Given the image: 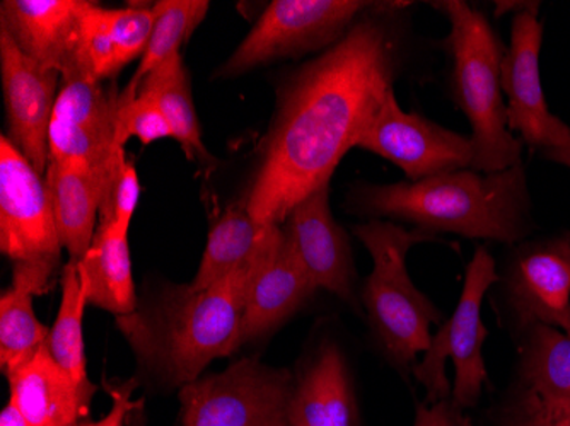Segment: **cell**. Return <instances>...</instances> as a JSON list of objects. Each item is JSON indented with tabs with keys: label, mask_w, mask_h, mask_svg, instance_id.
<instances>
[{
	"label": "cell",
	"mask_w": 570,
	"mask_h": 426,
	"mask_svg": "<svg viewBox=\"0 0 570 426\" xmlns=\"http://www.w3.org/2000/svg\"><path fill=\"white\" fill-rule=\"evenodd\" d=\"M89 306L76 259H70L62 270V300L56 325L51 326L45 346L51 358L76 380L82 389L95 390L98 387L89 380L86 367L85 333L82 319Z\"/></svg>",
	"instance_id": "4316f807"
},
{
	"label": "cell",
	"mask_w": 570,
	"mask_h": 426,
	"mask_svg": "<svg viewBox=\"0 0 570 426\" xmlns=\"http://www.w3.org/2000/svg\"><path fill=\"white\" fill-rule=\"evenodd\" d=\"M48 190L56 211L57 230L70 259H82L91 248L99 208L115 179L79 165L48 162Z\"/></svg>",
	"instance_id": "7402d4cb"
},
{
	"label": "cell",
	"mask_w": 570,
	"mask_h": 426,
	"mask_svg": "<svg viewBox=\"0 0 570 426\" xmlns=\"http://www.w3.org/2000/svg\"><path fill=\"white\" fill-rule=\"evenodd\" d=\"M293 426H361L354 386L338 346L325 343L294 383Z\"/></svg>",
	"instance_id": "ffe728a7"
},
{
	"label": "cell",
	"mask_w": 570,
	"mask_h": 426,
	"mask_svg": "<svg viewBox=\"0 0 570 426\" xmlns=\"http://www.w3.org/2000/svg\"><path fill=\"white\" fill-rule=\"evenodd\" d=\"M315 291L289 234L284 226H275L249 284L245 343L274 331Z\"/></svg>",
	"instance_id": "9a60e30c"
},
{
	"label": "cell",
	"mask_w": 570,
	"mask_h": 426,
	"mask_svg": "<svg viewBox=\"0 0 570 426\" xmlns=\"http://www.w3.org/2000/svg\"><path fill=\"white\" fill-rule=\"evenodd\" d=\"M567 335H569V336H570V329H569V331H567Z\"/></svg>",
	"instance_id": "d590c367"
},
{
	"label": "cell",
	"mask_w": 570,
	"mask_h": 426,
	"mask_svg": "<svg viewBox=\"0 0 570 426\" xmlns=\"http://www.w3.org/2000/svg\"><path fill=\"white\" fill-rule=\"evenodd\" d=\"M508 296L518 321L570 329V239L523 252L508 277Z\"/></svg>",
	"instance_id": "e0dca14e"
},
{
	"label": "cell",
	"mask_w": 570,
	"mask_h": 426,
	"mask_svg": "<svg viewBox=\"0 0 570 426\" xmlns=\"http://www.w3.org/2000/svg\"><path fill=\"white\" fill-rule=\"evenodd\" d=\"M48 137L50 161L85 166L117 178L127 157L117 139V85L96 82L81 73L63 77Z\"/></svg>",
	"instance_id": "9c48e42d"
},
{
	"label": "cell",
	"mask_w": 570,
	"mask_h": 426,
	"mask_svg": "<svg viewBox=\"0 0 570 426\" xmlns=\"http://www.w3.org/2000/svg\"><path fill=\"white\" fill-rule=\"evenodd\" d=\"M357 147L392 161L410 181L470 169L473 161L470 137L460 136L419 115L405 113L393 89L362 133Z\"/></svg>",
	"instance_id": "8fae6325"
},
{
	"label": "cell",
	"mask_w": 570,
	"mask_h": 426,
	"mask_svg": "<svg viewBox=\"0 0 570 426\" xmlns=\"http://www.w3.org/2000/svg\"><path fill=\"white\" fill-rule=\"evenodd\" d=\"M0 426H31L30 422L24 418L18 406L14 403L9 402V405L2 409L0 415Z\"/></svg>",
	"instance_id": "836d02e7"
},
{
	"label": "cell",
	"mask_w": 570,
	"mask_h": 426,
	"mask_svg": "<svg viewBox=\"0 0 570 426\" xmlns=\"http://www.w3.org/2000/svg\"><path fill=\"white\" fill-rule=\"evenodd\" d=\"M351 201L370 216L392 217L417 229L446 230L470 239L512 245L530 227V194L523 166L501 172H441L421 181L358 186Z\"/></svg>",
	"instance_id": "3957f363"
},
{
	"label": "cell",
	"mask_w": 570,
	"mask_h": 426,
	"mask_svg": "<svg viewBox=\"0 0 570 426\" xmlns=\"http://www.w3.org/2000/svg\"><path fill=\"white\" fill-rule=\"evenodd\" d=\"M274 227L261 251L213 287H175L149 310L117 317L118 328L150 371L184 387L200 379L210 361L230 357L245 343L249 284Z\"/></svg>",
	"instance_id": "7a4b0ae2"
},
{
	"label": "cell",
	"mask_w": 570,
	"mask_h": 426,
	"mask_svg": "<svg viewBox=\"0 0 570 426\" xmlns=\"http://www.w3.org/2000/svg\"><path fill=\"white\" fill-rule=\"evenodd\" d=\"M499 281L495 261L485 248L470 261L464 274L463 291L453 316L432 336L424 360L413 365V374L428 390V403L443 402L451 394L446 376V360L451 358L456 370L453 403L458 408H472L479 403L483 384L489 380L482 346L489 331L482 323L483 297Z\"/></svg>",
	"instance_id": "8992f818"
},
{
	"label": "cell",
	"mask_w": 570,
	"mask_h": 426,
	"mask_svg": "<svg viewBox=\"0 0 570 426\" xmlns=\"http://www.w3.org/2000/svg\"><path fill=\"white\" fill-rule=\"evenodd\" d=\"M153 24V8L107 9L91 2L82 18L73 73L96 82L114 81L128 63L142 59Z\"/></svg>",
	"instance_id": "ac0fdd59"
},
{
	"label": "cell",
	"mask_w": 570,
	"mask_h": 426,
	"mask_svg": "<svg viewBox=\"0 0 570 426\" xmlns=\"http://www.w3.org/2000/svg\"><path fill=\"white\" fill-rule=\"evenodd\" d=\"M137 95L147 96L158 102L171 127L173 137L178 140L188 161H213L202 142L200 125L181 53H175L156 67L146 77Z\"/></svg>",
	"instance_id": "d4e9b609"
},
{
	"label": "cell",
	"mask_w": 570,
	"mask_h": 426,
	"mask_svg": "<svg viewBox=\"0 0 570 426\" xmlns=\"http://www.w3.org/2000/svg\"><path fill=\"white\" fill-rule=\"evenodd\" d=\"M207 0H161L153 6L154 24L136 73L120 92V101L137 98L146 77L166 59L179 53L209 11Z\"/></svg>",
	"instance_id": "484cf974"
},
{
	"label": "cell",
	"mask_w": 570,
	"mask_h": 426,
	"mask_svg": "<svg viewBox=\"0 0 570 426\" xmlns=\"http://www.w3.org/2000/svg\"><path fill=\"white\" fill-rule=\"evenodd\" d=\"M450 19L444 40L451 59V91L472 125L473 171L501 172L520 165V139L508 127L502 99V62L505 48L482 12L463 0L435 2Z\"/></svg>",
	"instance_id": "277c9868"
},
{
	"label": "cell",
	"mask_w": 570,
	"mask_h": 426,
	"mask_svg": "<svg viewBox=\"0 0 570 426\" xmlns=\"http://www.w3.org/2000/svg\"><path fill=\"white\" fill-rule=\"evenodd\" d=\"M376 16L355 21L338 43L285 82L246 195L258 226H284L293 208L326 186L342 157L393 89L399 40Z\"/></svg>",
	"instance_id": "6da1fadb"
},
{
	"label": "cell",
	"mask_w": 570,
	"mask_h": 426,
	"mask_svg": "<svg viewBox=\"0 0 570 426\" xmlns=\"http://www.w3.org/2000/svg\"><path fill=\"white\" fill-rule=\"evenodd\" d=\"M132 137L144 146L173 137L171 127L158 102L144 95H137L132 101H120L118 106V146L125 147Z\"/></svg>",
	"instance_id": "f1b7e54d"
},
{
	"label": "cell",
	"mask_w": 570,
	"mask_h": 426,
	"mask_svg": "<svg viewBox=\"0 0 570 426\" xmlns=\"http://www.w3.org/2000/svg\"><path fill=\"white\" fill-rule=\"evenodd\" d=\"M0 70L11 142L45 176L50 161L51 117L62 73L47 69L22 53L4 26H0Z\"/></svg>",
	"instance_id": "4fadbf2b"
},
{
	"label": "cell",
	"mask_w": 570,
	"mask_h": 426,
	"mask_svg": "<svg viewBox=\"0 0 570 426\" xmlns=\"http://www.w3.org/2000/svg\"><path fill=\"white\" fill-rule=\"evenodd\" d=\"M47 179L21 150L0 139V251L12 262H50L62 255Z\"/></svg>",
	"instance_id": "30bf717a"
},
{
	"label": "cell",
	"mask_w": 570,
	"mask_h": 426,
	"mask_svg": "<svg viewBox=\"0 0 570 426\" xmlns=\"http://www.w3.org/2000/svg\"><path fill=\"white\" fill-rule=\"evenodd\" d=\"M57 268L37 261L12 266L11 287L0 296V367L6 377L30 361L50 335L35 316L33 297L53 287Z\"/></svg>",
	"instance_id": "44dd1931"
},
{
	"label": "cell",
	"mask_w": 570,
	"mask_h": 426,
	"mask_svg": "<svg viewBox=\"0 0 570 426\" xmlns=\"http://www.w3.org/2000/svg\"><path fill=\"white\" fill-rule=\"evenodd\" d=\"M11 399L31 426H77L95 390L82 389L48 354L47 346L8 376Z\"/></svg>",
	"instance_id": "d6986e66"
},
{
	"label": "cell",
	"mask_w": 570,
	"mask_h": 426,
	"mask_svg": "<svg viewBox=\"0 0 570 426\" xmlns=\"http://www.w3.org/2000/svg\"><path fill=\"white\" fill-rule=\"evenodd\" d=\"M546 159L557 162V165L570 168V140L562 147H553V149L541 150Z\"/></svg>",
	"instance_id": "e575fe53"
},
{
	"label": "cell",
	"mask_w": 570,
	"mask_h": 426,
	"mask_svg": "<svg viewBox=\"0 0 570 426\" xmlns=\"http://www.w3.org/2000/svg\"><path fill=\"white\" fill-rule=\"evenodd\" d=\"M289 370L243 358L179 389L184 426H293Z\"/></svg>",
	"instance_id": "52a82bcc"
},
{
	"label": "cell",
	"mask_w": 570,
	"mask_h": 426,
	"mask_svg": "<svg viewBox=\"0 0 570 426\" xmlns=\"http://www.w3.org/2000/svg\"><path fill=\"white\" fill-rule=\"evenodd\" d=\"M86 299L117 317L137 310L128 234L117 224L99 220L91 248L77 261Z\"/></svg>",
	"instance_id": "603a6c76"
},
{
	"label": "cell",
	"mask_w": 570,
	"mask_h": 426,
	"mask_svg": "<svg viewBox=\"0 0 570 426\" xmlns=\"http://www.w3.org/2000/svg\"><path fill=\"white\" fill-rule=\"evenodd\" d=\"M370 6L362 0H274L217 77H238L256 67L333 47Z\"/></svg>",
	"instance_id": "ba28073f"
},
{
	"label": "cell",
	"mask_w": 570,
	"mask_h": 426,
	"mask_svg": "<svg viewBox=\"0 0 570 426\" xmlns=\"http://www.w3.org/2000/svg\"><path fill=\"white\" fill-rule=\"evenodd\" d=\"M543 26L538 6L518 12L512 19L511 44L502 62V91L508 96V127L534 149L566 146L570 128L550 113L541 88L540 51Z\"/></svg>",
	"instance_id": "7c38bea8"
},
{
	"label": "cell",
	"mask_w": 570,
	"mask_h": 426,
	"mask_svg": "<svg viewBox=\"0 0 570 426\" xmlns=\"http://www.w3.org/2000/svg\"><path fill=\"white\" fill-rule=\"evenodd\" d=\"M86 0H4L0 26L11 34L22 53L63 77L77 70Z\"/></svg>",
	"instance_id": "5bb4252c"
},
{
	"label": "cell",
	"mask_w": 570,
	"mask_h": 426,
	"mask_svg": "<svg viewBox=\"0 0 570 426\" xmlns=\"http://www.w3.org/2000/svg\"><path fill=\"white\" fill-rule=\"evenodd\" d=\"M140 185L136 165L125 157L120 171L110 186L107 197L99 208V220L117 224L118 229L128 234L132 222L134 211L139 201Z\"/></svg>",
	"instance_id": "f546056e"
},
{
	"label": "cell",
	"mask_w": 570,
	"mask_h": 426,
	"mask_svg": "<svg viewBox=\"0 0 570 426\" xmlns=\"http://www.w3.org/2000/svg\"><path fill=\"white\" fill-rule=\"evenodd\" d=\"M284 229L316 290L325 288L355 306L354 261L347 236L330 211L328 185L299 201L285 219Z\"/></svg>",
	"instance_id": "2e32d148"
},
{
	"label": "cell",
	"mask_w": 570,
	"mask_h": 426,
	"mask_svg": "<svg viewBox=\"0 0 570 426\" xmlns=\"http://www.w3.org/2000/svg\"><path fill=\"white\" fill-rule=\"evenodd\" d=\"M354 234L374 262L373 274L362 290L371 326L387 357L400 367H409L419 354L429 350L431 325L441 321L434 304L413 285L406 271L409 249L432 236L425 230H406L399 224L381 220L355 226Z\"/></svg>",
	"instance_id": "5b68a950"
},
{
	"label": "cell",
	"mask_w": 570,
	"mask_h": 426,
	"mask_svg": "<svg viewBox=\"0 0 570 426\" xmlns=\"http://www.w3.org/2000/svg\"><path fill=\"white\" fill-rule=\"evenodd\" d=\"M134 390H136V380L115 387L111 389L114 405H111L110 413L98 422H81L77 426H125L128 415L142 408V399L139 402L132 399Z\"/></svg>",
	"instance_id": "1f68e13d"
},
{
	"label": "cell",
	"mask_w": 570,
	"mask_h": 426,
	"mask_svg": "<svg viewBox=\"0 0 570 426\" xmlns=\"http://www.w3.org/2000/svg\"><path fill=\"white\" fill-rule=\"evenodd\" d=\"M458 406L450 399L434 403V405H422L417 408V418L413 426H464Z\"/></svg>",
	"instance_id": "d6a6232c"
},
{
	"label": "cell",
	"mask_w": 570,
	"mask_h": 426,
	"mask_svg": "<svg viewBox=\"0 0 570 426\" xmlns=\"http://www.w3.org/2000/svg\"><path fill=\"white\" fill-rule=\"evenodd\" d=\"M502 426H570V406L550 405L524 389L505 409Z\"/></svg>",
	"instance_id": "4dcf8cb0"
},
{
	"label": "cell",
	"mask_w": 570,
	"mask_h": 426,
	"mask_svg": "<svg viewBox=\"0 0 570 426\" xmlns=\"http://www.w3.org/2000/svg\"><path fill=\"white\" fill-rule=\"evenodd\" d=\"M271 227L255 222L246 197L230 204L210 227L209 239L190 287L205 290L242 268L261 251Z\"/></svg>",
	"instance_id": "cb8c5ba5"
},
{
	"label": "cell",
	"mask_w": 570,
	"mask_h": 426,
	"mask_svg": "<svg viewBox=\"0 0 570 426\" xmlns=\"http://www.w3.org/2000/svg\"><path fill=\"white\" fill-rule=\"evenodd\" d=\"M524 389L556 406H570V336L533 325L523 354Z\"/></svg>",
	"instance_id": "83f0119b"
}]
</instances>
